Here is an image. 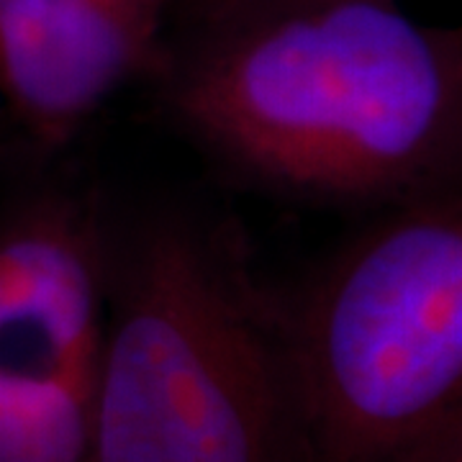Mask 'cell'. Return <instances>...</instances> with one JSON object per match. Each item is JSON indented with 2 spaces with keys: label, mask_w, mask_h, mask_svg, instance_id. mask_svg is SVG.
<instances>
[{
  "label": "cell",
  "mask_w": 462,
  "mask_h": 462,
  "mask_svg": "<svg viewBox=\"0 0 462 462\" xmlns=\"http://www.w3.org/2000/svg\"><path fill=\"white\" fill-rule=\"evenodd\" d=\"M0 199V462H93L106 188L69 154L14 160Z\"/></svg>",
  "instance_id": "4"
},
{
  "label": "cell",
  "mask_w": 462,
  "mask_h": 462,
  "mask_svg": "<svg viewBox=\"0 0 462 462\" xmlns=\"http://www.w3.org/2000/svg\"><path fill=\"white\" fill-rule=\"evenodd\" d=\"M154 114L218 180L373 214L462 188V32L398 0H298L175 23Z\"/></svg>",
  "instance_id": "1"
},
{
  "label": "cell",
  "mask_w": 462,
  "mask_h": 462,
  "mask_svg": "<svg viewBox=\"0 0 462 462\" xmlns=\"http://www.w3.org/2000/svg\"><path fill=\"white\" fill-rule=\"evenodd\" d=\"M93 462H316L282 285L203 199L106 193Z\"/></svg>",
  "instance_id": "2"
},
{
  "label": "cell",
  "mask_w": 462,
  "mask_h": 462,
  "mask_svg": "<svg viewBox=\"0 0 462 462\" xmlns=\"http://www.w3.org/2000/svg\"><path fill=\"white\" fill-rule=\"evenodd\" d=\"M282 3H298V0H175L172 26L234 16V14L257 11V8H267V5H282Z\"/></svg>",
  "instance_id": "7"
},
{
  "label": "cell",
  "mask_w": 462,
  "mask_h": 462,
  "mask_svg": "<svg viewBox=\"0 0 462 462\" xmlns=\"http://www.w3.org/2000/svg\"><path fill=\"white\" fill-rule=\"evenodd\" d=\"M175 0H0V118L14 160L69 154L129 88L162 69Z\"/></svg>",
  "instance_id": "5"
},
{
  "label": "cell",
  "mask_w": 462,
  "mask_h": 462,
  "mask_svg": "<svg viewBox=\"0 0 462 462\" xmlns=\"http://www.w3.org/2000/svg\"><path fill=\"white\" fill-rule=\"evenodd\" d=\"M282 296L316 462L462 411V188L365 214Z\"/></svg>",
  "instance_id": "3"
},
{
  "label": "cell",
  "mask_w": 462,
  "mask_h": 462,
  "mask_svg": "<svg viewBox=\"0 0 462 462\" xmlns=\"http://www.w3.org/2000/svg\"><path fill=\"white\" fill-rule=\"evenodd\" d=\"M14 157H16V149H14L11 134H8L5 124H3V118H0V172L14 162Z\"/></svg>",
  "instance_id": "8"
},
{
  "label": "cell",
  "mask_w": 462,
  "mask_h": 462,
  "mask_svg": "<svg viewBox=\"0 0 462 462\" xmlns=\"http://www.w3.org/2000/svg\"><path fill=\"white\" fill-rule=\"evenodd\" d=\"M378 462H462V411L403 442Z\"/></svg>",
  "instance_id": "6"
}]
</instances>
